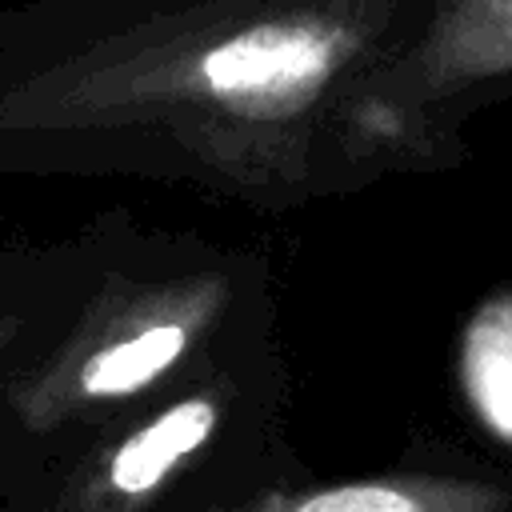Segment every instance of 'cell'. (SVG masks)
I'll return each instance as SVG.
<instances>
[{
    "label": "cell",
    "instance_id": "obj_1",
    "mask_svg": "<svg viewBox=\"0 0 512 512\" xmlns=\"http://www.w3.org/2000/svg\"><path fill=\"white\" fill-rule=\"evenodd\" d=\"M436 0H168L0 80V144L152 156L252 196L348 188L344 112Z\"/></svg>",
    "mask_w": 512,
    "mask_h": 512
},
{
    "label": "cell",
    "instance_id": "obj_2",
    "mask_svg": "<svg viewBox=\"0 0 512 512\" xmlns=\"http://www.w3.org/2000/svg\"><path fill=\"white\" fill-rule=\"evenodd\" d=\"M512 104V0H436L420 36L344 112L348 188L452 172L468 124Z\"/></svg>",
    "mask_w": 512,
    "mask_h": 512
},
{
    "label": "cell",
    "instance_id": "obj_3",
    "mask_svg": "<svg viewBox=\"0 0 512 512\" xmlns=\"http://www.w3.org/2000/svg\"><path fill=\"white\" fill-rule=\"evenodd\" d=\"M220 312V280L188 276L140 292L108 320L104 340L80 344V352L64 368L44 376V384L28 396L32 412H40L44 420H60L148 392L192 352V344L216 324Z\"/></svg>",
    "mask_w": 512,
    "mask_h": 512
},
{
    "label": "cell",
    "instance_id": "obj_4",
    "mask_svg": "<svg viewBox=\"0 0 512 512\" xmlns=\"http://www.w3.org/2000/svg\"><path fill=\"white\" fill-rule=\"evenodd\" d=\"M228 416V388L200 384L172 400L168 408L152 412L136 432L112 440L100 460L84 464L64 492L68 512H136L144 500H152L188 460H196L212 436L220 432V420Z\"/></svg>",
    "mask_w": 512,
    "mask_h": 512
},
{
    "label": "cell",
    "instance_id": "obj_5",
    "mask_svg": "<svg viewBox=\"0 0 512 512\" xmlns=\"http://www.w3.org/2000/svg\"><path fill=\"white\" fill-rule=\"evenodd\" d=\"M240 512H512V472L460 452H432L380 476L264 496Z\"/></svg>",
    "mask_w": 512,
    "mask_h": 512
},
{
    "label": "cell",
    "instance_id": "obj_6",
    "mask_svg": "<svg viewBox=\"0 0 512 512\" xmlns=\"http://www.w3.org/2000/svg\"><path fill=\"white\" fill-rule=\"evenodd\" d=\"M456 380L476 424L512 448V284L488 292L464 320Z\"/></svg>",
    "mask_w": 512,
    "mask_h": 512
}]
</instances>
